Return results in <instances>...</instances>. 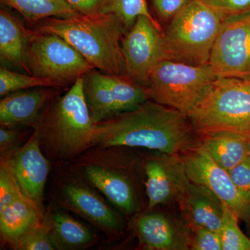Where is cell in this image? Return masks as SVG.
I'll return each instance as SVG.
<instances>
[{"label": "cell", "mask_w": 250, "mask_h": 250, "mask_svg": "<svg viewBox=\"0 0 250 250\" xmlns=\"http://www.w3.org/2000/svg\"><path fill=\"white\" fill-rule=\"evenodd\" d=\"M217 78L209 64L166 59L156 65L143 87L148 99L188 115Z\"/></svg>", "instance_id": "obj_6"}, {"label": "cell", "mask_w": 250, "mask_h": 250, "mask_svg": "<svg viewBox=\"0 0 250 250\" xmlns=\"http://www.w3.org/2000/svg\"><path fill=\"white\" fill-rule=\"evenodd\" d=\"M194 236L190 237V249L194 250H223L220 233L207 228L195 227Z\"/></svg>", "instance_id": "obj_30"}, {"label": "cell", "mask_w": 250, "mask_h": 250, "mask_svg": "<svg viewBox=\"0 0 250 250\" xmlns=\"http://www.w3.org/2000/svg\"><path fill=\"white\" fill-rule=\"evenodd\" d=\"M39 87L55 88L50 81L35 77L30 74L22 75L11 71L6 67L0 69V95L4 97L8 94L19 90L30 89Z\"/></svg>", "instance_id": "obj_25"}, {"label": "cell", "mask_w": 250, "mask_h": 250, "mask_svg": "<svg viewBox=\"0 0 250 250\" xmlns=\"http://www.w3.org/2000/svg\"><path fill=\"white\" fill-rule=\"evenodd\" d=\"M236 214L223 205V215L220 235L223 250H250V241L238 226Z\"/></svg>", "instance_id": "obj_26"}, {"label": "cell", "mask_w": 250, "mask_h": 250, "mask_svg": "<svg viewBox=\"0 0 250 250\" xmlns=\"http://www.w3.org/2000/svg\"><path fill=\"white\" fill-rule=\"evenodd\" d=\"M1 2L33 22L49 18H72L80 14L65 0H1Z\"/></svg>", "instance_id": "obj_23"}, {"label": "cell", "mask_w": 250, "mask_h": 250, "mask_svg": "<svg viewBox=\"0 0 250 250\" xmlns=\"http://www.w3.org/2000/svg\"><path fill=\"white\" fill-rule=\"evenodd\" d=\"M137 231L147 249H190V236L188 231L161 213L143 215L138 221Z\"/></svg>", "instance_id": "obj_15"}, {"label": "cell", "mask_w": 250, "mask_h": 250, "mask_svg": "<svg viewBox=\"0 0 250 250\" xmlns=\"http://www.w3.org/2000/svg\"><path fill=\"white\" fill-rule=\"evenodd\" d=\"M122 52L126 75L143 86L156 65L170 59L160 24L144 16H139L125 34Z\"/></svg>", "instance_id": "obj_9"}, {"label": "cell", "mask_w": 250, "mask_h": 250, "mask_svg": "<svg viewBox=\"0 0 250 250\" xmlns=\"http://www.w3.org/2000/svg\"><path fill=\"white\" fill-rule=\"evenodd\" d=\"M77 13L84 16L102 14L105 0H65Z\"/></svg>", "instance_id": "obj_33"}, {"label": "cell", "mask_w": 250, "mask_h": 250, "mask_svg": "<svg viewBox=\"0 0 250 250\" xmlns=\"http://www.w3.org/2000/svg\"><path fill=\"white\" fill-rule=\"evenodd\" d=\"M32 33L33 31L24 27L12 14L1 9L0 11L1 62L30 74L26 54Z\"/></svg>", "instance_id": "obj_16"}, {"label": "cell", "mask_w": 250, "mask_h": 250, "mask_svg": "<svg viewBox=\"0 0 250 250\" xmlns=\"http://www.w3.org/2000/svg\"><path fill=\"white\" fill-rule=\"evenodd\" d=\"M187 116L202 139L224 136L250 140V79L218 77Z\"/></svg>", "instance_id": "obj_4"}, {"label": "cell", "mask_w": 250, "mask_h": 250, "mask_svg": "<svg viewBox=\"0 0 250 250\" xmlns=\"http://www.w3.org/2000/svg\"><path fill=\"white\" fill-rule=\"evenodd\" d=\"M50 236L55 248L62 249L81 248L93 241L91 233L82 223L59 213L51 218Z\"/></svg>", "instance_id": "obj_22"}, {"label": "cell", "mask_w": 250, "mask_h": 250, "mask_svg": "<svg viewBox=\"0 0 250 250\" xmlns=\"http://www.w3.org/2000/svg\"><path fill=\"white\" fill-rule=\"evenodd\" d=\"M35 207L23 194L9 205L0 208V231L11 246L29 230L42 222Z\"/></svg>", "instance_id": "obj_18"}, {"label": "cell", "mask_w": 250, "mask_h": 250, "mask_svg": "<svg viewBox=\"0 0 250 250\" xmlns=\"http://www.w3.org/2000/svg\"><path fill=\"white\" fill-rule=\"evenodd\" d=\"M181 160L190 181L213 192L238 218L249 213L250 206L240 195L229 171L219 166L202 144L184 152Z\"/></svg>", "instance_id": "obj_11"}, {"label": "cell", "mask_w": 250, "mask_h": 250, "mask_svg": "<svg viewBox=\"0 0 250 250\" xmlns=\"http://www.w3.org/2000/svg\"><path fill=\"white\" fill-rule=\"evenodd\" d=\"M11 166L20 187L28 200L43 219L44 189L49 174L48 161L34 134L11 159Z\"/></svg>", "instance_id": "obj_13"}, {"label": "cell", "mask_w": 250, "mask_h": 250, "mask_svg": "<svg viewBox=\"0 0 250 250\" xmlns=\"http://www.w3.org/2000/svg\"><path fill=\"white\" fill-rule=\"evenodd\" d=\"M54 94L50 87H39L5 95L0 102L1 126L32 125L53 98Z\"/></svg>", "instance_id": "obj_14"}, {"label": "cell", "mask_w": 250, "mask_h": 250, "mask_svg": "<svg viewBox=\"0 0 250 250\" xmlns=\"http://www.w3.org/2000/svg\"><path fill=\"white\" fill-rule=\"evenodd\" d=\"M185 113L154 101L95 124L91 146L143 147L168 156L200 146Z\"/></svg>", "instance_id": "obj_1"}, {"label": "cell", "mask_w": 250, "mask_h": 250, "mask_svg": "<svg viewBox=\"0 0 250 250\" xmlns=\"http://www.w3.org/2000/svg\"><path fill=\"white\" fill-rule=\"evenodd\" d=\"M64 194L72 207L93 223L108 229L119 227L116 215L94 192L80 186L69 184Z\"/></svg>", "instance_id": "obj_20"}, {"label": "cell", "mask_w": 250, "mask_h": 250, "mask_svg": "<svg viewBox=\"0 0 250 250\" xmlns=\"http://www.w3.org/2000/svg\"><path fill=\"white\" fill-rule=\"evenodd\" d=\"M192 0H152L156 14L164 21H170Z\"/></svg>", "instance_id": "obj_32"}, {"label": "cell", "mask_w": 250, "mask_h": 250, "mask_svg": "<svg viewBox=\"0 0 250 250\" xmlns=\"http://www.w3.org/2000/svg\"><path fill=\"white\" fill-rule=\"evenodd\" d=\"M16 138L17 134L15 131L5 128L0 129V149L1 154L9 149L11 144L14 143Z\"/></svg>", "instance_id": "obj_34"}, {"label": "cell", "mask_w": 250, "mask_h": 250, "mask_svg": "<svg viewBox=\"0 0 250 250\" xmlns=\"http://www.w3.org/2000/svg\"><path fill=\"white\" fill-rule=\"evenodd\" d=\"M202 145L212 159L228 171L250 156V140L212 136L202 139Z\"/></svg>", "instance_id": "obj_21"}, {"label": "cell", "mask_w": 250, "mask_h": 250, "mask_svg": "<svg viewBox=\"0 0 250 250\" xmlns=\"http://www.w3.org/2000/svg\"><path fill=\"white\" fill-rule=\"evenodd\" d=\"M223 17L245 14L250 11V0H199Z\"/></svg>", "instance_id": "obj_29"}, {"label": "cell", "mask_w": 250, "mask_h": 250, "mask_svg": "<svg viewBox=\"0 0 250 250\" xmlns=\"http://www.w3.org/2000/svg\"><path fill=\"white\" fill-rule=\"evenodd\" d=\"M37 22L36 31L60 36L94 68L127 76L122 52V41L127 31L116 16L79 14L68 18H46Z\"/></svg>", "instance_id": "obj_2"}, {"label": "cell", "mask_w": 250, "mask_h": 250, "mask_svg": "<svg viewBox=\"0 0 250 250\" xmlns=\"http://www.w3.org/2000/svg\"><path fill=\"white\" fill-rule=\"evenodd\" d=\"M26 61L31 75L50 81L57 87L75 83L95 69L60 36L36 30L29 40Z\"/></svg>", "instance_id": "obj_7"}, {"label": "cell", "mask_w": 250, "mask_h": 250, "mask_svg": "<svg viewBox=\"0 0 250 250\" xmlns=\"http://www.w3.org/2000/svg\"><path fill=\"white\" fill-rule=\"evenodd\" d=\"M85 172L90 182L112 203L125 211H134V190L127 179L113 171L95 166L87 167Z\"/></svg>", "instance_id": "obj_19"}, {"label": "cell", "mask_w": 250, "mask_h": 250, "mask_svg": "<svg viewBox=\"0 0 250 250\" xmlns=\"http://www.w3.org/2000/svg\"><path fill=\"white\" fill-rule=\"evenodd\" d=\"M51 218L42 219V222L26 233L13 247L21 250H55L51 239Z\"/></svg>", "instance_id": "obj_27"}, {"label": "cell", "mask_w": 250, "mask_h": 250, "mask_svg": "<svg viewBox=\"0 0 250 250\" xmlns=\"http://www.w3.org/2000/svg\"><path fill=\"white\" fill-rule=\"evenodd\" d=\"M23 194L13 170L11 159L3 161L0 170V208L9 205Z\"/></svg>", "instance_id": "obj_28"}, {"label": "cell", "mask_w": 250, "mask_h": 250, "mask_svg": "<svg viewBox=\"0 0 250 250\" xmlns=\"http://www.w3.org/2000/svg\"><path fill=\"white\" fill-rule=\"evenodd\" d=\"M225 19L199 0H192L167 26L164 38L170 60L207 65Z\"/></svg>", "instance_id": "obj_5"}, {"label": "cell", "mask_w": 250, "mask_h": 250, "mask_svg": "<svg viewBox=\"0 0 250 250\" xmlns=\"http://www.w3.org/2000/svg\"><path fill=\"white\" fill-rule=\"evenodd\" d=\"M176 174V197L192 228L200 227L220 233L223 222V202L208 188L188 178L179 156Z\"/></svg>", "instance_id": "obj_12"}, {"label": "cell", "mask_w": 250, "mask_h": 250, "mask_svg": "<svg viewBox=\"0 0 250 250\" xmlns=\"http://www.w3.org/2000/svg\"><path fill=\"white\" fill-rule=\"evenodd\" d=\"M240 195L250 206V156L229 171Z\"/></svg>", "instance_id": "obj_31"}, {"label": "cell", "mask_w": 250, "mask_h": 250, "mask_svg": "<svg viewBox=\"0 0 250 250\" xmlns=\"http://www.w3.org/2000/svg\"><path fill=\"white\" fill-rule=\"evenodd\" d=\"M52 99L32 124L35 134L54 155H77L91 146L95 126L85 102L83 77L65 95Z\"/></svg>", "instance_id": "obj_3"}, {"label": "cell", "mask_w": 250, "mask_h": 250, "mask_svg": "<svg viewBox=\"0 0 250 250\" xmlns=\"http://www.w3.org/2000/svg\"><path fill=\"white\" fill-rule=\"evenodd\" d=\"M102 14L116 16L127 31L139 16H147L156 21L149 13L146 0H105Z\"/></svg>", "instance_id": "obj_24"}, {"label": "cell", "mask_w": 250, "mask_h": 250, "mask_svg": "<svg viewBox=\"0 0 250 250\" xmlns=\"http://www.w3.org/2000/svg\"><path fill=\"white\" fill-rule=\"evenodd\" d=\"M178 155L167 160H150L146 166V192L149 208L164 205L177 195L176 166Z\"/></svg>", "instance_id": "obj_17"}, {"label": "cell", "mask_w": 250, "mask_h": 250, "mask_svg": "<svg viewBox=\"0 0 250 250\" xmlns=\"http://www.w3.org/2000/svg\"><path fill=\"white\" fill-rule=\"evenodd\" d=\"M208 64L217 77L250 79V11L224 19Z\"/></svg>", "instance_id": "obj_10"}, {"label": "cell", "mask_w": 250, "mask_h": 250, "mask_svg": "<svg viewBox=\"0 0 250 250\" xmlns=\"http://www.w3.org/2000/svg\"><path fill=\"white\" fill-rule=\"evenodd\" d=\"M83 78L85 102L94 124L134 110L149 100L144 87L126 75L93 69Z\"/></svg>", "instance_id": "obj_8"}]
</instances>
